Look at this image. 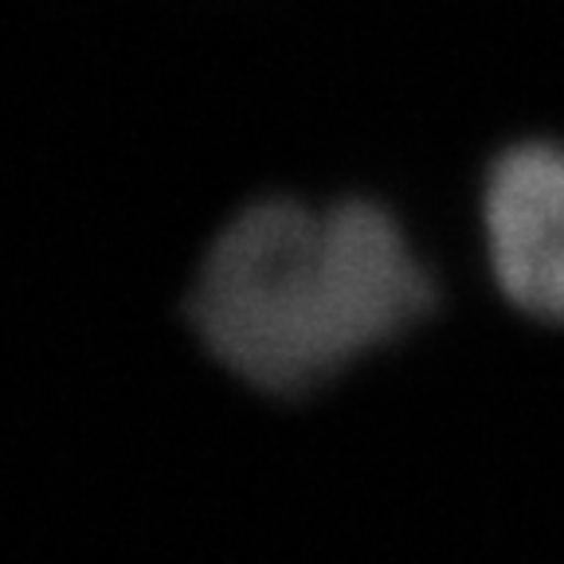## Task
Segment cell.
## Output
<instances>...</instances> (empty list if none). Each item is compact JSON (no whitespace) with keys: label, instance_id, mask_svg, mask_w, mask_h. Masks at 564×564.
Returning a JSON list of instances; mask_svg holds the SVG:
<instances>
[{"label":"cell","instance_id":"obj_2","mask_svg":"<svg viewBox=\"0 0 564 564\" xmlns=\"http://www.w3.org/2000/svg\"><path fill=\"white\" fill-rule=\"evenodd\" d=\"M482 224L506 299L564 322V145L518 141L498 153L486 173Z\"/></svg>","mask_w":564,"mask_h":564},{"label":"cell","instance_id":"obj_1","mask_svg":"<svg viewBox=\"0 0 564 564\" xmlns=\"http://www.w3.org/2000/svg\"><path fill=\"white\" fill-rule=\"evenodd\" d=\"M432 306V274L388 208L271 196L208 247L188 317L228 372L299 397L404 337Z\"/></svg>","mask_w":564,"mask_h":564}]
</instances>
